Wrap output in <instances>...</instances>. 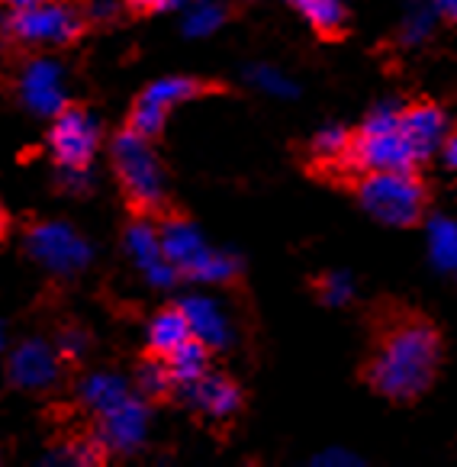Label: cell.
<instances>
[{
    "label": "cell",
    "instance_id": "9",
    "mask_svg": "<svg viewBox=\"0 0 457 467\" xmlns=\"http://www.w3.org/2000/svg\"><path fill=\"white\" fill-rule=\"evenodd\" d=\"M393 117L403 142L410 145L412 159L425 165L448 132V113L441 110V103H435L431 97H410V100L396 103Z\"/></svg>",
    "mask_w": 457,
    "mask_h": 467
},
{
    "label": "cell",
    "instance_id": "19",
    "mask_svg": "<svg viewBox=\"0 0 457 467\" xmlns=\"http://www.w3.org/2000/svg\"><path fill=\"white\" fill-rule=\"evenodd\" d=\"M431 7L448 26H457V0H431Z\"/></svg>",
    "mask_w": 457,
    "mask_h": 467
},
{
    "label": "cell",
    "instance_id": "4",
    "mask_svg": "<svg viewBox=\"0 0 457 467\" xmlns=\"http://www.w3.org/2000/svg\"><path fill=\"white\" fill-rule=\"evenodd\" d=\"M345 193L368 216L393 229H419L431 210V187L419 168H370L355 174Z\"/></svg>",
    "mask_w": 457,
    "mask_h": 467
},
{
    "label": "cell",
    "instance_id": "3",
    "mask_svg": "<svg viewBox=\"0 0 457 467\" xmlns=\"http://www.w3.org/2000/svg\"><path fill=\"white\" fill-rule=\"evenodd\" d=\"M107 161L109 174L117 181L126 220H155L171 200V193L164 191V161L158 159V145L119 126L107 139Z\"/></svg>",
    "mask_w": 457,
    "mask_h": 467
},
{
    "label": "cell",
    "instance_id": "7",
    "mask_svg": "<svg viewBox=\"0 0 457 467\" xmlns=\"http://www.w3.org/2000/svg\"><path fill=\"white\" fill-rule=\"evenodd\" d=\"M23 233V252L39 265L46 275L58 281H78L90 262V245L81 239L78 229L62 220H39L33 213H23L16 223Z\"/></svg>",
    "mask_w": 457,
    "mask_h": 467
},
{
    "label": "cell",
    "instance_id": "6",
    "mask_svg": "<svg viewBox=\"0 0 457 467\" xmlns=\"http://www.w3.org/2000/svg\"><path fill=\"white\" fill-rule=\"evenodd\" d=\"M103 130L90 117V103L78 97H62V103L48 113L46 149L52 165L62 174H88L100 155Z\"/></svg>",
    "mask_w": 457,
    "mask_h": 467
},
{
    "label": "cell",
    "instance_id": "12",
    "mask_svg": "<svg viewBox=\"0 0 457 467\" xmlns=\"http://www.w3.org/2000/svg\"><path fill=\"white\" fill-rule=\"evenodd\" d=\"M290 10L309 26V33L326 46H341L355 33V14L348 0H287Z\"/></svg>",
    "mask_w": 457,
    "mask_h": 467
},
{
    "label": "cell",
    "instance_id": "15",
    "mask_svg": "<svg viewBox=\"0 0 457 467\" xmlns=\"http://www.w3.org/2000/svg\"><path fill=\"white\" fill-rule=\"evenodd\" d=\"M213 355H216V345L206 336H200V332H193L168 361L174 368V374H178L181 387H191L193 380H200L213 368Z\"/></svg>",
    "mask_w": 457,
    "mask_h": 467
},
{
    "label": "cell",
    "instance_id": "17",
    "mask_svg": "<svg viewBox=\"0 0 457 467\" xmlns=\"http://www.w3.org/2000/svg\"><path fill=\"white\" fill-rule=\"evenodd\" d=\"M14 229H16V216L10 213L7 200L0 197V248H4L10 239H14Z\"/></svg>",
    "mask_w": 457,
    "mask_h": 467
},
{
    "label": "cell",
    "instance_id": "16",
    "mask_svg": "<svg viewBox=\"0 0 457 467\" xmlns=\"http://www.w3.org/2000/svg\"><path fill=\"white\" fill-rule=\"evenodd\" d=\"M184 0H123V14L132 23L139 20H151V16H161L168 10H178Z\"/></svg>",
    "mask_w": 457,
    "mask_h": 467
},
{
    "label": "cell",
    "instance_id": "5",
    "mask_svg": "<svg viewBox=\"0 0 457 467\" xmlns=\"http://www.w3.org/2000/svg\"><path fill=\"white\" fill-rule=\"evenodd\" d=\"M78 365L55 342L23 336L4 355V387L36 403H55L75 390Z\"/></svg>",
    "mask_w": 457,
    "mask_h": 467
},
{
    "label": "cell",
    "instance_id": "13",
    "mask_svg": "<svg viewBox=\"0 0 457 467\" xmlns=\"http://www.w3.org/2000/svg\"><path fill=\"white\" fill-rule=\"evenodd\" d=\"M193 332H197V326H193L191 306L181 300H164L149 319V342H145V348L161 358H171Z\"/></svg>",
    "mask_w": 457,
    "mask_h": 467
},
{
    "label": "cell",
    "instance_id": "1",
    "mask_svg": "<svg viewBox=\"0 0 457 467\" xmlns=\"http://www.w3.org/2000/svg\"><path fill=\"white\" fill-rule=\"evenodd\" d=\"M364 338L368 351L355 368L358 384L393 406H416L448 361V338L438 319L389 294L364 309Z\"/></svg>",
    "mask_w": 457,
    "mask_h": 467
},
{
    "label": "cell",
    "instance_id": "18",
    "mask_svg": "<svg viewBox=\"0 0 457 467\" xmlns=\"http://www.w3.org/2000/svg\"><path fill=\"white\" fill-rule=\"evenodd\" d=\"M441 151H444V161H448L451 168H457V123L448 126V132H444Z\"/></svg>",
    "mask_w": 457,
    "mask_h": 467
},
{
    "label": "cell",
    "instance_id": "20",
    "mask_svg": "<svg viewBox=\"0 0 457 467\" xmlns=\"http://www.w3.org/2000/svg\"><path fill=\"white\" fill-rule=\"evenodd\" d=\"M36 0H0V7L4 10H23V7H33Z\"/></svg>",
    "mask_w": 457,
    "mask_h": 467
},
{
    "label": "cell",
    "instance_id": "10",
    "mask_svg": "<svg viewBox=\"0 0 457 467\" xmlns=\"http://www.w3.org/2000/svg\"><path fill=\"white\" fill-rule=\"evenodd\" d=\"M142 94L149 100H155L164 113L178 110L184 103H197V100H219V97H242V90L225 78H213V75H168V78H155L142 88Z\"/></svg>",
    "mask_w": 457,
    "mask_h": 467
},
{
    "label": "cell",
    "instance_id": "2",
    "mask_svg": "<svg viewBox=\"0 0 457 467\" xmlns=\"http://www.w3.org/2000/svg\"><path fill=\"white\" fill-rule=\"evenodd\" d=\"M97 29L90 0H36L33 7L7 10L0 20V56L7 62L48 58L90 39Z\"/></svg>",
    "mask_w": 457,
    "mask_h": 467
},
{
    "label": "cell",
    "instance_id": "14",
    "mask_svg": "<svg viewBox=\"0 0 457 467\" xmlns=\"http://www.w3.org/2000/svg\"><path fill=\"white\" fill-rule=\"evenodd\" d=\"M168 117H171V113H164L155 100H149V97L139 90V94L132 97L130 110H126V117H123V123H119V126H123V130H130L132 136L145 139V142L161 145L164 136H168Z\"/></svg>",
    "mask_w": 457,
    "mask_h": 467
},
{
    "label": "cell",
    "instance_id": "8",
    "mask_svg": "<svg viewBox=\"0 0 457 467\" xmlns=\"http://www.w3.org/2000/svg\"><path fill=\"white\" fill-rule=\"evenodd\" d=\"M181 403H191L193 420H200L203 426H210V432H216L223 439L219 429H233L239 422V416L248 406V393L242 387V380L229 371H206L200 380H193L191 387H184Z\"/></svg>",
    "mask_w": 457,
    "mask_h": 467
},
{
    "label": "cell",
    "instance_id": "11",
    "mask_svg": "<svg viewBox=\"0 0 457 467\" xmlns=\"http://www.w3.org/2000/svg\"><path fill=\"white\" fill-rule=\"evenodd\" d=\"M132 393L149 410H164V406H181L184 387H181L168 358L142 348L136 355V365H132Z\"/></svg>",
    "mask_w": 457,
    "mask_h": 467
}]
</instances>
